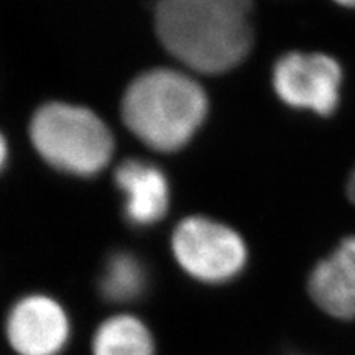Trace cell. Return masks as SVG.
<instances>
[{"instance_id":"1","label":"cell","mask_w":355,"mask_h":355,"mask_svg":"<svg viewBox=\"0 0 355 355\" xmlns=\"http://www.w3.org/2000/svg\"><path fill=\"white\" fill-rule=\"evenodd\" d=\"M252 0H158L159 43L194 73L222 74L237 68L254 43Z\"/></svg>"},{"instance_id":"2","label":"cell","mask_w":355,"mask_h":355,"mask_svg":"<svg viewBox=\"0 0 355 355\" xmlns=\"http://www.w3.org/2000/svg\"><path fill=\"white\" fill-rule=\"evenodd\" d=\"M121 112L128 132L141 144L171 153L194 139L209 112V99L191 74L153 68L128 84Z\"/></svg>"},{"instance_id":"3","label":"cell","mask_w":355,"mask_h":355,"mask_svg":"<svg viewBox=\"0 0 355 355\" xmlns=\"http://www.w3.org/2000/svg\"><path fill=\"white\" fill-rule=\"evenodd\" d=\"M30 140L48 165L66 175L92 178L114 157V135L84 105L48 102L30 121Z\"/></svg>"},{"instance_id":"4","label":"cell","mask_w":355,"mask_h":355,"mask_svg":"<svg viewBox=\"0 0 355 355\" xmlns=\"http://www.w3.org/2000/svg\"><path fill=\"white\" fill-rule=\"evenodd\" d=\"M171 250L181 270L204 285L232 282L248 260L242 235L206 216H189L178 222L171 235Z\"/></svg>"},{"instance_id":"5","label":"cell","mask_w":355,"mask_h":355,"mask_svg":"<svg viewBox=\"0 0 355 355\" xmlns=\"http://www.w3.org/2000/svg\"><path fill=\"white\" fill-rule=\"evenodd\" d=\"M344 73L334 58L322 53L293 51L273 66L272 84L288 107L329 117L340 102Z\"/></svg>"},{"instance_id":"6","label":"cell","mask_w":355,"mask_h":355,"mask_svg":"<svg viewBox=\"0 0 355 355\" xmlns=\"http://www.w3.org/2000/svg\"><path fill=\"white\" fill-rule=\"evenodd\" d=\"M3 336L15 355H63L73 339V322L56 298L30 293L7 311Z\"/></svg>"},{"instance_id":"7","label":"cell","mask_w":355,"mask_h":355,"mask_svg":"<svg viewBox=\"0 0 355 355\" xmlns=\"http://www.w3.org/2000/svg\"><path fill=\"white\" fill-rule=\"evenodd\" d=\"M123 196V214L135 227L158 224L170 209V181L162 168L140 158H128L114 173Z\"/></svg>"},{"instance_id":"8","label":"cell","mask_w":355,"mask_h":355,"mask_svg":"<svg viewBox=\"0 0 355 355\" xmlns=\"http://www.w3.org/2000/svg\"><path fill=\"white\" fill-rule=\"evenodd\" d=\"M308 291L313 303L329 316L355 319V235L343 239L329 257L314 266Z\"/></svg>"},{"instance_id":"9","label":"cell","mask_w":355,"mask_h":355,"mask_svg":"<svg viewBox=\"0 0 355 355\" xmlns=\"http://www.w3.org/2000/svg\"><path fill=\"white\" fill-rule=\"evenodd\" d=\"M91 355H158V345L144 319L121 311L105 318L92 332Z\"/></svg>"},{"instance_id":"10","label":"cell","mask_w":355,"mask_h":355,"mask_svg":"<svg viewBox=\"0 0 355 355\" xmlns=\"http://www.w3.org/2000/svg\"><path fill=\"white\" fill-rule=\"evenodd\" d=\"M97 288L102 300L107 303H137L150 288L148 268L145 261L133 252H114L102 268Z\"/></svg>"},{"instance_id":"11","label":"cell","mask_w":355,"mask_h":355,"mask_svg":"<svg viewBox=\"0 0 355 355\" xmlns=\"http://www.w3.org/2000/svg\"><path fill=\"white\" fill-rule=\"evenodd\" d=\"M7 158H8V146H7L6 137H3L2 132H0V171H2L3 166H6Z\"/></svg>"},{"instance_id":"12","label":"cell","mask_w":355,"mask_h":355,"mask_svg":"<svg viewBox=\"0 0 355 355\" xmlns=\"http://www.w3.org/2000/svg\"><path fill=\"white\" fill-rule=\"evenodd\" d=\"M347 196L350 201L355 204V168L352 170V173H350L347 180Z\"/></svg>"},{"instance_id":"13","label":"cell","mask_w":355,"mask_h":355,"mask_svg":"<svg viewBox=\"0 0 355 355\" xmlns=\"http://www.w3.org/2000/svg\"><path fill=\"white\" fill-rule=\"evenodd\" d=\"M332 2L344 8H355V0H332Z\"/></svg>"}]
</instances>
